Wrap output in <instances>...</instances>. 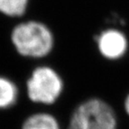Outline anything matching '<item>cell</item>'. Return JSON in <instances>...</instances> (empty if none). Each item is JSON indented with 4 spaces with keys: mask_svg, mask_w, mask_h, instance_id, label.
Here are the masks:
<instances>
[{
    "mask_svg": "<svg viewBox=\"0 0 129 129\" xmlns=\"http://www.w3.org/2000/svg\"><path fill=\"white\" fill-rule=\"evenodd\" d=\"M10 38L14 50L25 58H44L52 52L55 45L52 30L39 21L18 23L13 28Z\"/></svg>",
    "mask_w": 129,
    "mask_h": 129,
    "instance_id": "cell-1",
    "label": "cell"
},
{
    "mask_svg": "<svg viewBox=\"0 0 129 129\" xmlns=\"http://www.w3.org/2000/svg\"><path fill=\"white\" fill-rule=\"evenodd\" d=\"M25 87L30 102L49 107L61 97L64 90V82L62 75L54 67L42 64L30 71Z\"/></svg>",
    "mask_w": 129,
    "mask_h": 129,
    "instance_id": "cell-2",
    "label": "cell"
},
{
    "mask_svg": "<svg viewBox=\"0 0 129 129\" xmlns=\"http://www.w3.org/2000/svg\"><path fill=\"white\" fill-rule=\"evenodd\" d=\"M117 120L113 108L100 98L81 102L71 114L66 129H117Z\"/></svg>",
    "mask_w": 129,
    "mask_h": 129,
    "instance_id": "cell-3",
    "label": "cell"
},
{
    "mask_svg": "<svg viewBox=\"0 0 129 129\" xmlns=\"http://www.w3.org/2000/svg\"><path fill=\"white\" fill-rule=\"evenodd\" d=\"M97 47L103 57L109 60H116L125 55L128 42L122 31L116 29H109L98 36Z\"/></svg>",
    "mask_w": 129,
    "mask_h": 129,
    "instance_id": "cell-4",
    "label": "cell"
},
{
    "mask_svg": "<svg viewBox=\"0 0 129 129\" xmlns=\"http://www.w3.org/2000/svg\"><path fill=\"white\" fill-rule=\"evenodd\" d=\"M20 89L10 77L0 75V110L13 108L19 99Z\"/></svg>",
    "mask_w": 129,
    "mask_h": 129,
    "instance_id": "cell-5",
    "label": "cell"
},
{
    "mask_svg": "<svg viewBox=\"0 0 129 129\" xmlns=\"http://www.w3.org/2000/svg\"><path fill=\"white\" fill-rule=\"evenodd\" d=\"M22 129H62L59 121L48 112L33 113L24 119Z\"/></svg>",
    "mask_w": 129,
    "mask_h": 129,
    "instance_id": "cell-6",
    "label": "cell"
},
{
    "mask_svg": "<svg viewBox=\"0 0 129 129\" xmlns=\"http://www.w3.org/2000/svg\"><path fill=\"white\" fill-rule=\"evenodd\" d=\"M30 0H0V14L8 17H21L26 13Z\"/></svg>",
    "mask_w": 129,
    "mask_h": 129,
    "instance_id": "cell-7",
    "label": "cell"
},
{
    "mask_svg": "<svg viewBox=\"0 0 129 129\" xmlns=\"http://www.w3.org/2000/svg\"><path fill=\"white\" fill-rule=\"evenodd\" d=\"M124 107H125V110L127 113V115H129V94L126 96L125 100V102H124Z\"/></svg>",
    "mask_w": 129,
    "mask_h": 129,
    "instance_id": "cell-8",
    "label": "cell"
}]
</instances>
